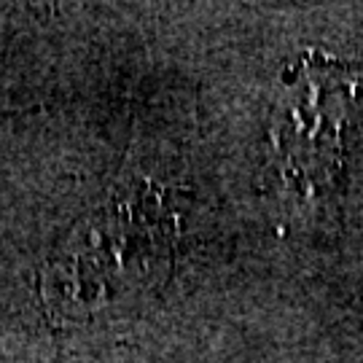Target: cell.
Listing matches in <instances>:
<instances>
[{"mask_svg":"<svg viewBox=\"0 0 363 363\" xmlns=\"http://www.w3.org/2000/svg\"><path fill=\"white\" fill-rule=\"evenodd\" d=\"M355 91L352 67L334 57L310 52L283 70L267 130L283 196L312 205L337 189Z\"/></svg>","mask_w":363,"mask_h":363,"instance_id":"1","label":"cell"}]
</instances>
